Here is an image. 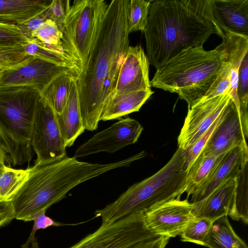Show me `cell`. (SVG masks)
<instances>
[{
    "instance_id": "cell-23",
    "label": "cell",
    "mask_w": 248,
    "mask_h": 248,
    "mask_svg": "<svg viewBox=\"0 0 248 248\" xmlns=\"http://www.w3.org/2000/svg\"><path fill=\"white\" fill-rule=\"evenodd\" d=\"M204 246L209 248H248L246 243L233 230L227 216L213 222Z\"/></svg>"
},
{
    "instance_id": "cell-1",
    "label": "cell",
    "mask_w": 248,
    "mask_h": 248,
    "mask_svg": "<svg viewBox=\"0 0 248 248\" xmlns=\"http://www.w3.org/2000/svg\"><path fill=\"white\" fill-rule=\"evenodd\" d=\"M129 0H112L108 4L88 61L77 77L83 124L89 131L97 128L102 110L113 95L129 46Z\"/></svg>"
},
{
    "instance_id": "cell-39",
    "label": "cell",
    "mask_w": 248,
    "mask_h": 248,
    "mask_svg": "<svg viewBox=\"0 0 248 248\" xmlns=\"http://www.w3.org/2000/svg\"><path fill=\"white\" fill-rule=\"evenodd\" d=\"M170 238L156 236L138 242L127 248H165Z\"/></svg>"
},
{
    "instance_id": "cell-9",
    "label": "cell",
    "mask_w": 248,
    "mask_h": 248,
    "mask_svg": "<svg viewBox=\"0 0 248 248\" xmlns=\"http://www.w3.org/2000/svg\"><path fill=\"white\" fill-rule=\"evenodd\" d=\"M31 145L37 156L36 165L51 163L66 156V147L60 134L56 113L42 95L35 114Z\"/></svg>"
},
{
    "instance_id": "cell-42",
    "label": "cell",
    "mask_w": 248,
    "mask_h": 248,
    "mask_svg": "<svg viewBox=\"0 0 248 248\" xmlns=\"http://www.w3.org/2000/svg\"><path fill=\"white\" fill-rule=\"evenodd\" d=\"M4 70H5V69H4L1 67H0V78L1 76V75H2Z\"/></svg>"
},
{
    "instance_id": "cell-21",
    "label": "cell",
    "mask_w": 248,
    "mask_h": 248,
    "mask_svg": "<svg viewBox=\"0 0 248 248\" xmlns=\"http://www.w3.org/2000/svg\"><path fill=\"white\" fill-rule=\"evenodd\" d=\"M153 93L149 89L114 95L103 109L100 121L121 119L138 111Z\"/></svg>"
},
{
    "instance_id": "cell-40",
    "label": "cell",
    "mask_w": 248,
    "mask_h": 248,
    "mask_svg": "<svg viewBox=\"0 0 248 248\" xmlns=\"http://www.w3.org/2000/svg\"><path fill=\"white\" fill-rule=\"evenodd\" d=\"M16 218L11 201H0V227Z\"/></svg>"
},
{
    "instance_id": "cell-31",
    "label": "cell",
    "mask_w": 248,
    "mask_h": 248,
    "mask_svg": "<svg viewBox=\"0 0 248 248\" xmlns=\"http://www.w3.org/2000/svg\"><path fill=\"white\" fill-rule=\"evenodd\" d=\"M230 90L231 65L226 58L224 50L223 61L220 71L215 81L202 98H210L224 94H230Z\"/></svg>"
},
{
    "instance_id": "cell-11",
    "label": "cell",
    "mask_w": 248,
    "mask_h": 248,
    "mask_svg": "<svg viewBox=\"0 0 248 248\" xmlns=\"http://www.w3.org/2000/svg\"><path fill=\"white\" fill-rule=\"evenodd\" d=\"M143 129L136 120L128 117L121 118L81 145L75 151L74 156L78 159L100 152L115 153L135 143Z\"/></svg>"
},
{
    "instance_id": "cell-13",
    "label": "cell",
    "mask_w": 248,
    "mask_h": 248,
    "mask_svg": "<svg viewBox=\"0 0 248 248\" xmlns=\"http://www.w3.org/2000/svg\"><path fill=\"white\" fill-rule=\"evenodd\" d=\"M192 210L187 199H174L145 212L146 221L156 235L175 237L195 218Z\"/></svg>"
},
{
    "instance_id": "cell-25",
    "label": "cell",
    "mask_w": 248,
    "mask_h": 248,
    "mask_svg": "<svg viewBox=\"0 0 248 248\" xmlns=\"http://www.w3.org/2000/svg\"><path fill=\"white\" fill-rule=\"evenodd\" d=\"M228 152L219 155L200 154L188 171L185 191L187 198L209 177Z\"/></svg>"
},
{
    "instance_id": "cell-24",
    "label": "cell",
    "mask_w": 248,
    "mask_h": 248,
    "mask_svg": "<svg viewBox=\"0 0 248 248\" xmlns=\"http://www.w3.org/2000/svg\"><path fill=\"white\" fill-rule=\"evenodd\" d=\"M26 54L38 57L55 64L75 68L79 71L75 62L66 55L60 45L43 42L37 38H31L24 46Z\"/></svg>"
},
{
    "instance_id": "cell-29",
    "label": "cell",
    "mask_w": 248,
    "mask_h": 248,
    "mask_svg": "<svg viewBox=\"0 0 248 248\" xmlns=\"http://www.w3.org/2000/svg\"><path fill=\"white\" fill-rule=\"evenodd\" d=\"M152 1L129 0L126 19L129 34L136 31H144Z\"/></svg>"
},
{
    "instance_id": "cell-27",
    "label": "cell",
    "mask_w": 248,
    "mask_h": 248,
    "mask_svg": "<svg viewBox=\"0 0 248 248\" xmlns=\"http://www.w3.org/2000/svg\"><path fill=\"white\" fill-rule=\"evenodd\" d=\"M30 169L17 170L3 166L0 171V201H11L27 178Z\"/></svg>"
},
{
    "instance_id": "cell-36",
    "label": "cell",
    "mask_w": 248,
    "mask_h": 248,
    "mask_svg": "<svg viewBox=\"0 0 248 248\" xmlns=\"http://www.w3.org/2000/svg\"><path fill=\"white\" fill-rule=\"evenodd\" d=\"M29 57L24 46H0V67L5 69L15 67Z\"/></svg>"
},
{
    "instance_id": "cell-6",
    "label": "cell",
    "mask_w": 248,
    "mask_h": 248,
    "mask_svg": "<svg viewBox=\"0 0 248 248\" xmlns=\"http://www.w3.org/2000/svg\"><path fill=\"white\" fill-rule=\"evenodd\" d=\"M40 92L28 86H0V145L13 166L29 163Z\"/></svg>"
},
{
    "instance_id": "cell-2",
    "label": "cell",
    "mask_w": 248,
    "mask_h": 248,
    "mask_svg": "<svg viewBox=\"0 0 248 248\" xmlns=\"http://www.w3.org/2000/svg\"><path fill=\"white\" fill-rule=\"evenodd\" d=\"M213 0H155L144 33L147 58L156 69L182 51L203 46L212 34L224 40L213 13Z\"/></svg>"
},
{
    "instance_id": "cell-43",
    "label": "cell",
    "mask_w": 248,
    "mask_h": 248,
    "mask_svg": "<svg viewBox=\"0 0 248 248\" xmlns=\"http://www.w3.org/2000/svg\"><path fill=\"white\" fill-rule=\"evenodd\" d=\"M4 166V165H3ZM3 166L2 165H0V170L2 169V168H3Z\"/></svg>"
},
{
    "instance_id": "cell-20",
    "label": "cell",
    "mask_w": 248,
    "mask_h": 248,
    "mask_svg": "<svg viewBox=\"0 0 248 248\" xmlns=\"http://www.w3.org/2000/svg\"><path fill=\"white\" fill-rule=\"evenodd\" d=\"M223 40L226 58L231 65L230 95L239 114V104L237 93L238 74L241 62L248 53V37L234 33H225Z\"/></svg>"
},
{
    "instance_id": "cell-14",
    "label": "cell",
    "mask_w": 248,
    "mask_h": 248,
    "mask_svg": "<svg viewBox=\"0 0 248 248\" xmlns=\"http://www.w3.org/2000/svg\"><path fill=\"white\" fill-rule=\"evenodd\" d=\"M246 139L239 114L231 98L225 108L221 121L201 153L206 155H219L246 143Z\"/></svg>"
},
{
    "instance_id": "cell-34",
    "label": "cell",
    "mask_w": 248,
    "mask_h": 248,
    "mask_svg": "<svg viewBox=\"0 0 248 248\" xmlns=\"http://www.w3.org/2000/svg\"><path fill=\"white\" fill-rule=\"evenodd\" d=\"M62 32L58 25L50 19L46 20L38 29L31 33V37L55 45H62Z\"/></svg>"
},
{
    "instance_id": "cell-12",
    "label": "cell",
    "mask_w": 248,
    "mask_h": 248,
    "mask_svg": "<svg viewBox=\"0 0 248 248\" xmlns=\"http://www.w3.org/2000/svg\"><path fill=\"white\" fill-rule=\"evenodd\" d=\"M79 71L34 56L14 67L4 70L0 78V86H28L41 93L57 76Z\"/></svg>"
},
{
    "instance_id": "cell-7",
    "label": "cell",
    "mask_w": 248,
    "mask_h": 248,
    "mask_svg": "<svg viewBox=\"0 0 248 248\" xmlns=\"http://www.w3.org/2000/svg\"><path fill=\"white\" fill-rule=\"evenodd\" d=\"M108 5L104 0H76L70 6L61 46L75 62L79 74L88 61Z\"/></svg>"
},
{
    "instance_id": "cell-3",
    "label": "cell",
    "mask_w": 248,
    "mask_h": 248,
    "mask_svg": "<svg viewBox=\"0 0 248 248\" xmlns=\"http://www.w3.org/2000/svg\"><path fill=\"white\" fill-rule=\"evenodd\" d=\"M134 156L108 164L79 161L75 156L30 168L29 174L11 199L16 218L31 221L37 212L63 199L79 184L111 170L130 166Z\"/></svg>"
},
{
    "instance_id": "cell-22",
    "label": "cell",
    "mask_w": 248,
    "mask_h": 248,
    "mask_svg": "<svg viewBox=\"0 0 248 248\" xmlns=\"http://www.w3.org/2000/svg\"><path fill=\"white\" fill-rule=\"evenodd\" d=\"M51 0H0V22L20 24L44 10Z\"/></svg>"
},
{
    "instance_id": "cell-5",
    "label": "cell",
    "mask_w": 248,
    "mask_h": 248,
    "mask_svg": "<svg viewBox=\"0 0 248 248\" xmlns=\"http://www.w3.org/2000/svg\"><path fill=\"white\" fill-rule=\"evenodd\" d=\"M185 150L179 148L171 159L151 176L136 183L114 202L94 212L102 224L144 212L170 201L180 199L186 189L188 171L185 168Z\"/></svg>"
},
{
    "instance_id": "cell-15",
    "label": "cell",
    "mask_w": 248,
    "mask_h": 248,
    "mask_svg": "<svg viewBox=\"0 0 248 248\" xmlns=\"http://www.w3.org/2000/svg\"><path fill=\"white\" fill-rule=\"evenodd\" d=\"M149 65L141 46H129L120 67L113 95L151 89Z\"/></svg>"
},
{
    "instance_id": "cell-17",
    "label": "cell",
    "mask_w": 248,
    "mask_h": 248,
    "mask_svg": "<svg viewBox=\"0 0 248 248\" xmlns=\"http://www.w3.org/2000/svg\"><path fill=\"white\" fill-rule=\"evenodd\" d=\"M239 177H230L223 181L204 199L192 203L195 217H204L212 221L229 216L236 202Z\"/></svg>"
},
{
    "instance_id": "cell-33",
    "label": "cell",
    "mask_w": 248,
    "mask_h": 248,
    "mask_svg": "<svg viewBox=\"0 0 248 248\" xmlns=\"http://www.w3.org/2000/svg\"><path fill=\"white\" fill-rule=\"evenodd\" d=\"M28 41L16 25L0 22V46H24Z\"/></svg>"
},
{
    "instance_id": "cell-35",
    "label": "cell",
    "mask_w": 248,
    "mask_h": 248,
    "mask_svg": "<svg viewBox=\"0 0 248 248\" xmlns=\"http://www.w3.org/2000/svg\"><path fill=\"white\" fill-rule=\"evenodd\" d=\"M46 210H41L33 215L31 218V221L34 222L32 230L26 242L23 245L21 248H28L30 244H31V248H38V243L35 238V234L37 230L45 229L50 226H61L68 225L55 221L50 217L46 215Z\"/></svg>"
},
{
    "instance_id": "cell-18",
    "label": "cell",
    "mask_w": 248,
    "mask_h": 248,
    "mask_svg": "<svg viewBox=\"0 0 248 248\" xmlns=\"http://www.w3.org/2000/svg\"><path fill=\"white\" fill-rule=\"evenodd\" d=\"M213 13L224 34L248 37V0H213Z\"/></svg>"
},
{
    "instance_id": "cell-19",
    "label": "cell",
    "mask_w": 248,
    "mask_h": 248,
    "mask_svg": "<svg viewBox=\"0 0 248 248\" xmlns=\"http://www.w3.org/2000/svg\"><path fill=\"white\" fill-rule=\"evenodd\" d=\"M77 77H74L71 82L68 98L62 112L56 114L60 134L66 147L73 145L85 130L80 110Z\"/></svg>"
},
{
    "instance_id": "cell-4",
    "label": "cell",
    "mask_w": 248,
    "mask_h": 248,
    "mask_svg": "<svg viewBox=\"0 0 248 248\" xmlns=\"http://www.w3.org/2000/svg\"><path fill=\"white\" fill-rule=\"evenodd\" d=\"M223 44L205 50L203 46L185 49L156 69L151 86L177 93L188 108L201 100L219 73Z\"/></svg>"
},
{
    "instance_id": "cell-10",
    "label": "cell",
    "mask_w": 248,
    "mask_h": 248,
    "mask_svg": "<svg viewBox=\"0 0 248 248\" xmlns=\"http://www.w3.org/2000/svg\"><path fill=\"white\" fill-rule=\"evenodd\" d=\"M229 94L202 98L188 108L178 137V148L186 150L208 130L231 99Z\"/></svg>"
},
{
    "instance_id": "cell-38",
    "label": "cell",
    "mask_w": 248,
    "mask_h": 248,
    "mask_svg": "<svg viewBox=\"0 0 248 248\" xmlns=\"http://www.w3.org/2000/svg\"><path fill=\"white\" fill-rule=\"evenodd\" d=\"M47 19L45 9L29 20L16 25L21 33L29 40L32 38V32L40 27Z\"/></svg>"
},
{
    "instance_id": "cell-32",
    "label": "cell",
    "mask_w": 248,
    "mask_h": 248,
    "mask_svg": "<svg viewBox=\"0 0 248 248\" xmlns=\"http://www.w3.org/2000/svg\"><path fill=\"white\" fill-rule=\"evenodd\" d=\"M224 109L225 108L203 136L192 146L185 150V168L187 171L202 151L215 129L221 121Z\"/></svg>"
},
{
    "instance_id": "cell-26",
    "label": "cell",
    "mask_w": 248,
    "mask_h": 248,
    "mask_svg": "<svg viewBox=\"0 0 248 248\" xmlns=\"http://www.w3.org/2000/svg\"><path fill=\"white\" fill-rule=\"evenodd\" d=\"M78 75L76 72L60 75L40 93L56 114H60L62 112L68 98L71 82Z\"/></svg>"
},
{
    "instance_id": "cell-16",
    "label": "cell",
    "mask_w": 248,
    "mask_h": 248,
    "mask_svg": "<svg viewBox=\"0 0 248 248\" xmlns=\"http://www.w3.org/2000/svg\"><path fill=\"white\" fill-rule=\"evenodd\" d=\"M248 161L247 143L229 151L209 177L191 195V203L204 199L226 179L239 177L247 166Z\"/></svg>"
},
{
    "instance_id": "cell-30",
    "label": "cell",
    "mask_w": 248,
    "mask_h": 248,
    "mask_svg": "<svg viewBox=\"0 0 248 248\" xmlns=\"http://www.w3.org/2000/svg\"><path fill=\"white\" fill-rule=\"evenodd\" d=\"M213 221L204 217H195L180 234L183 242L203 246Z\"/></svg>"
},
{
    "instance_id": "cell-41",
    "label": "cell",
    "mask_w": 248,
    "mask_h": 248,
    "mask_svg": "<svg viewBox=\"0 0 248 248\" xmlns=\"http://www.w3.org/2000/svg\"><path fill=\"white\" fill-rule=\"evenodd\" d=\"M6 155L0 145V165H4Z\"/></svg>"
},
{
    "instance_id": "cell-8",
    "label": "cell",
    "mask_w": 248,
    "mask_h": 248,
    "mask_svg": "<svg viewBox=\"0 0 248 248\" xmlns=\"http://www.w3.org/2000/svg\"><path fill=\"white\" fill-rule=\"evenodd\" d=\"M148 227L144 212L132 214L108 224H101L93 232L68 248H127L156 236Z\"/></svg>"
},
{
    "instance_id": "cell-28",
    "label": "cell",
    "mask_w": 248,
    "mask_h": 248,
    "mask_svg": "<svg viewBox=\"0 0 248 248\" xmlns=\"http://www.w3.org/2000/svg\"><path fill=\"white\" fill-rule=\"evenodd\" d=\"M237 93L239 116L244 135L248 136V53L244 57L239 68Z\"/></svg>"
},
{
    "instance_id": "cell-37",
    "label": "cell",
    "mask_w": 248,
    "mask_h": 248,
    "mask_svg": "<svg viewBox=\"0 0 248 248\" xmlns=\"http://www.w3.org/2000/svg\"><path fill=\"white\" fill-rule=\"evenodd\" d=\"M70 6L69 0H53L50 1L45 8L47 19L54 21L62 32Z\"/></svg>"
}]
</instances>
